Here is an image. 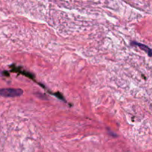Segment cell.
<instances>
[{"label": "cell", "instance_id": "3", "mask_svg": "<svg viewBox=\"0 0 152 152\" xmlns=\"http://www.w3.org/2000/svg\"><path fill=\"white\" fill-rule=\"evenodd\" d=\"M3 75H4V72H2L0 71V76H3Z\"/></svg>", "mask_w": 152, "mask_h": 152}, {"label": "cell", "instance_id": "2", "mask_svg": "<svg viewBox=\"0 0 152 152\" xmlns=\"http://www.w3.org/2000/svg\"><path fill=\"white\" fill-rule=\"evenodd\" d=\"M136 45H138V47H139V48H141L142 50H143V51H146V53H148V55L150 56V57H151L152 56V51L150 49V48L148 47V46L145 45H143V44H140V43H137V42H135L134 43Z\"/></svg>", "mask_w": 152, "mask_h": 152}, {"label": "cell", "instance_id": "1", "mask_svg": "<svg viewBox=\"0 0 152 152\" xmlns=\"http://www.w3.org/2000/svg\"><path fill=\"white\" fill-rule=\"evenodd\" d=\"M23 90L20 88H0V96L4 97H16L22 95Z\"/></svg>", "mask_w": 152, "mask_h": 152}]
</instances>
